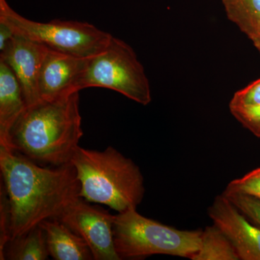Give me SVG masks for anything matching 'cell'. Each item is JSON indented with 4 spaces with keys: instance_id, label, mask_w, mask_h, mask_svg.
<instances>
[{
    "instance_id": "cell-17",
    "label": "cell",
    "mask_w": 260,
    "mask_h": 260,
    "mask_svg": "<svg viewBox=\"0 0 260 260\" xmlns=\"http://www.w3.org/2000/svg\"><path fill=\"white\" fill-rule=\"evenodd\" d=\"M223 194L240 210L248 219L260 227V200L249 195L237 193Z\"/></svg>"
},
{
    "instance_id": "cell-7",
    "label": "cell",
    "mask_w": 260,
    "mask_h": 260,
    "mask_svg": "<svg viewBox=\"0 0 260 260\" xmlns=\"http://www.w3.org/2000/svg\"><path fill=\"white\" fill-rule=\"evenodd\" d=\"M86 242L94 260H121L114 246V215L79 198L68 205L59 218Z\"/></svg>"
},
{
    "instance_id": "cell-13",
    "label": "cell",
    "mask_w": 260,
    "mask_h": 260,
    "mask_svg": "<svg viewBox=\"0 0 260 260\" xmlns=\"http://www.w3.org/2000/svg\"><path fill=\"white\" fill-rule=\"evenodd\" d=\"M49 256L45 232L39 225L10 240L0 259L45 260Z\"/></svg>"
},
{
    "instance_id": "cell-5",
    "label": "cell",
    "mask_w": 260,
    "mask_h": 260,
    "mask_svg": "<svg viewBox=\"0 0 260 260\" xmlns=\"http://www.w3.org/2000/svg\"><path fill=\"white\" fill-rule=\"evenodd\" d=\"M75 87L78 91L91 87L110 89L143 106L152 101L148 77L135 51L114 37L105 49L88 58Z\"/></svg>"
},
{
    "instance_id": "cell-9",
    "label": "cell",
    "mask_w": 260,
    "mask_h": 260,
    "mask_svg": "<svg viewBox=\"0 0 260 260\" xmlns=\"http://www.w3.org/2000/svg\"><path fill=\"white\" fill-rule=\"evenodd\" d=\"M47 50L45 46L14 32L4 50L0 51V60L10 67L18 80L27 107L42 101L39 77Z\"/></svg>"
},
{
    "instance_id": "cell-4",
    "label": "cell",
    "mask_w": 260,
    "mask_h": 260,
    "mask_svg": "<svg viewBox=\"0 0 260 260\" xmlns=\"http://www.w3.org/2000/svg\"><path fill=\"white\" fill-rule=\"evenodd\" d=\"M203 230H179L140 215L133 208L114 215V246L121 259L154 254L190 258L199 250Z\"/></svg>"
},
{
    "instance_id": "cell-1",
    "label": "cell",
    "mask_w": 260,
    "mask_h": 260,
    "mask_svg": "<svg viewBox=\"0 0 260 260\" xmlns=\"http://www.w3.org/2000/svg\"><path fill=\"white\" fill-rule=\"evenodd\" d=\"M0 171L10 201V240L44 220L59 218L80 197L79 180L71 162L53 169L43 167L0 147Z\"/></svg>"
},
{
    "instance_id": "cell-15",
    "label": "cell",
    "mask_w": 260,
    "mask_h": 260,
    "mask_svg": "<svg viewBox=\"0 0 260 260\" xmlns=\"http://www.w3.org/2000/svg\"><path fill=\"white\" fill-rule=\"evenodd\" d=\"M227 18L249 37L260 23V0H221Z\"/></svg>"
},
{
    "instance_id": "cell-16",
    "label": "cell",
    "mask_w": 260,
    "mask_h": 260,
    "mask_svg": "<svg viewBox=\"0 0 260 260\" xmlns=\"http://www.w3.org/2000/svg\"><path fill=\"white\" fill-rule=\"evenodd\" d=\"M224 192L249 195L260 200V168L231 181Z\"/></svg>"
},
{
    "instance_id": "cell-12",
    "label": "cell",
    "mask_w": 260,
    "mask_h": 260,
    "mask_svg": "<svg viewBox=\"0 0 260 260\" xmlns=\"http://www.w3.org/2000/svg\"><path fill=\"white\" fill-rule=\"evenodd\" d=\"M45 232L49 256L55 260H93L86 242L59 219L39 224Z\"/></svg>"
},
{
    "instance_id": "cell-20",
    "label": "cell",
    "mask_w": 260,
    "mask_h": 260,
    "mask_svg": "<svg viewBox=\"0 0 260 260\" xmlns=\"http://www.w3.org/2000/svg\"><path fill=\"white\" fill-rule=\"evenodd\" d=\"M258 106H260V78L236 92L229 103V107Z\"/></svg>"
},
{
    "instance_id": "cell-18",
    "label": "cell",
    "mask_w": 260,
    "mask_h": 260,
    "mask_svg": "<svg viewBox=\"0 0 260 260\" xmlns=\"http://www.w3.org/2000/svg\"><path fill=\"white\" fill-rule=\"evenodd\" d=\"M11 214L8 193L1 181L0 187V259L3 255L5 246L11 239L10 236Z\"/></svg>"
},
{
    "instance_id": "cell-21",
    "label": "cell",
    "mask_w": 260,
    "mask_h": 260,
    "mask_svg": "<svg viewBox=\"0 0 260 260\" xmlns=\"http://www.w3.org/2000/svg\"><path fill=\"white\" fill-rule=\"evenodd\" d=\"M14 36L11 28L3 20H0V51L4 50L7 44Z\"/></svg>"
},
{
    "instance_id": "cell-6",
    "label": "cell",
    "mask_w": 260,
    "mask_h": 260,
    "mask_svg": "<svg viewBox=\"0 0 260 260\" xmlns=\"http://www.w3.org/2000/svg\"><path fill=\"white\" fill-rule=\"evenodd\" d=\"M0 20L15 34L49 49L81 58H90L104 50L113 36L86 22L53 20L40 23L24 18L0 0Z\"/></svg>"
},
{
    "instance_id": "cell-3",
    "label": "cell",
    "mask_w": 260,
    "mask_h": 260,
    "mask_svg": "<svg viewBox=\"0 0 260 260\" xmlns=\"http://www.w3.org/2000/svg\"><path fill=\"white\" fill-rule=\"evenodd\" d=\"M79 180L80 197L118 213L137 208L145 194L140 168L113 147L103 151L78 146L71 160Z\"/></svg>"
},
{
    "instance_id": "cell-2",
    "label": "cell",
    "mask_w": 260,
    "mask_h": 260,
    "mask_svg": "<svg viewBox=\"0 0 260 260\" xmlns=\"http://www.w3.org/2000/svg\"><path fill=\"white\" fill-rule=\"evenodd\" d=\"M79 92L27 107L12 128L8 149L37 164L71 162L83 135Z\"/></svg>"
},
{
    "instance_id": "cell-8",
    "label": "cell",
    "mask_w": 260,
    "mask_h": 260,
    "mask_svg": "<svg viewBox=\"0 0 260 260\" xmlns=\"http://www.w3.org/2000/svg\"><path fill=\"white\" fill-rule=\"evenodd\" d=\"M208 215L232 242L242 260H260V227L254 225L223 194L218 195Z\"/></svg>"
},
{
    "instance_id": "cell-19",
    "label": "cell",
    "mask_w": 260,
    "mask_h": 260,
    "mask_svg": "<svg viewBox=\"0 0 260 260\" xmlns=\"http://www.w3.org/2000/svg\"><path fill=\"white\" fill-rule=\"evenodd\" d=\"M236 119L253 135L260 138V106L229 107Z\"/></svg>"
},
{
    "instance_id": "cell-14",
    "label": "cell",
    "mask_w": 260,
    "mask_h": 260,
    "mask_svg": "<svg viewBox=\"0 0 260 260\" xmlns=\"http://www.w3.org/2000/svg\"><path fill=\"white\" fill-rule=\"evenodd\" d=\"M192 260H239L235 248L218 226L205 228L202 232L199 250L191 256Z\"/></svg>"
},
{
    "instance_id": "cell-11",
    "label": "cell",
    "mask_w": 260,
    "mask_h": 260,
    "mask_svg": "<svg viewBox=\"0 0 260 260\" xmlns=\"http://www.w3.org/2000/svg\"><path fill=\"white\" fill-rule=\"evenodd\" d=\"M26 108L18 80L10 67L0 60V147L8 148L12 128Z\"/></svg>"
},
{
    "instance_id": "cell-10",
    "label": "cell",
    "mask_w": 260,
    "mask_h": 260,
    "mask_svg": "<svg viewBox=\"0 0 260 260\" xmlns=\"http://www.w3.org/2000/svg\"><path fill=\"white\" fill-rule=\"evenodd\" d=\"M88 59L47 48L39 77L41 100H52L78 91L75 87L77 80Z\"/></svg>"
},
{
    "instance_id": "cell-22",
    "label": "cell",
    "mask_w": 260,
    "mask_h": 260,
    "mask_svg": "<svg viewBox=\"0 0 260 260\" xmlns=\"http://www.w3.org/2000/svg\"><path fill=\"white\" fill-rule=\"evenodd\" d=\"M248 38L250 39L253 45L254 46V47L256 48V50L260 54V23L256 27L255 30H254V32Z\"/></svg>"
}]
</instances>
